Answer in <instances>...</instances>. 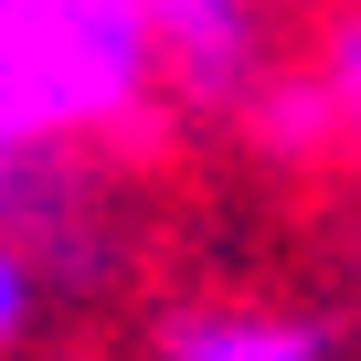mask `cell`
Listing matches in <instances>:
<instances>
[{
    "instance_id": "cell-1",
    "label": "cell",
    "mask_w": 361,
    "mask_h": 361,
    "mask_svg": "<svg viewBox=\"0 0 361 361\" xmlns=\"http://www.w3.org/2000/svg\"><path fill=\"white\" fill-rule=\"evenodd\" d=\"M0 224H11L54 298H117L138 245H128V213H117V180L96 170V138H43L0 170Z\"/></svg>"
},
{
    "instance_id": "cell-2",
    "label": "cell",
    "mask_w": 361,
    "mask_h": 361,
    "mask_svg": "<svg viewBox=\"0 0 361 361\" xmlns=\"http://www.w3.org/2000/svg\"><path fill=\"white\" fill-rule=\"evenodd\" d=\"M276 11H287V0H149L159 96H170L180 117H224V128H245V106L287 75Z\"/></svg>"
},
{
    "instance_id": "cell-3",
    "label": "cell",
    "mask_w": 361,
    "mask_h": 361,
    "mask_svg": "<svg viewBox=\"0 0 361 361\" xmlns=\"http://www.w3.org/2000/svg\"><path fill=\"white\" fill-rule=\"evenodd\" d=\"M159 361H340V319L266 308V298H202L159 319Z\"/></svg>"
},
{
    "instance_id": "cell-4",
    "label": "cell",
    "mask_w": 361,
    "mask_h": 361,
    "mask_svg": "<svg viewBox=\"0 0 361 361\" xmlns=\"http://www.w3.org/2000/svg\"><path fill=\"white\" fill-rule=\"evenodd\" d=\"M43 319H54V276H43V255L11 224H0V361H22L43 340Z\"/></svg>"
},
{
    "instance_id": "cell-5",
    "label": "cell",
    "mask_w": 361,
    "mask_h": 361,
    "mask_svg": "<svg viewBox=\"0 0 361 361\" xmlns=\"http://www.w3.org/2000/svg\"><path fill=\"white\" fill-rule=\"evenodd\" d=\"M319 75H329L340 128H350V149H361V0H340V11H329V32H319Z\"/></svg>"
},
{
    "instance_id": "cell-6",
    "label": "cell",
    "mask_w": 361,
    "mask_h": 361,
    "mask_svg": "<svg viewBox=\"0 0 361 361\" xmlns=\"http://www.w3.org/2000/svg\"><path fill=\"white\" fill-rule=\"evenodd\" d=\"M54 128H43V106H32V85H22V64H11V43H0V170H11L22 149H43Z\"/></svg>"
},
{
    "instance_id": "cell-7",
    "label": "cell",
    "mask_w": 361,
    "mask_h": 361,
    "mask_svg": "<svg viewBox=\"0 0 361 361\" xmlns=\"http://www.w3.org/2000/svg\"><path fill=\"white\" fill-rule=\"evenodd\" d=\"M0 11H11V0H0Z\"/></svg>"
}]
</instances>
